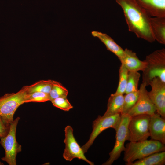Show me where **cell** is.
<instances>
[{
	"mask_svg": "<svg viewBox=\"0 0 165 165\" xmlns=\"http://www.w3.org/2000/svg\"><path fill=\"white\" fill-rule=\"evenodd\" d=\"M124 51L125 56L119 60L129 71H143L145 69L146 63L144 61L140 60L135 52L127 48L125 49Z\"/></svg>",
	"mask_w": 165,
	"mask_h": 165,
	"instance_id": "obj_14",
	"label": "cell"
},
{
	"mask_svg": "<svg viewBox=\"0 0 165 165\" xmlns=\"http://www.w3.org/2000/svg\"><path fill=\"white\" fill-rule=\"evenodd\" d=\"M27 93L25 86L16 93H7L0 97V116L4 123L9 127L18 108L25 103Z\"/></svg>",
	"mask_w": 165,
	"mask_h": 165,
	"instance_id": "obj_4",
	"label": "cell"
},
{
	"mask_svg": "<svg viewBox=\"0 0 165 165\" xmlns=\"http://www.w3.org/2000/svg\"><path fill=\"white\" fill-rule=\"evenodd\" d=\"M139 96L138 90L126 94L124 96V102L121 114H127L136 103Z\"/></svg>",
	"mask_w": 165,
	"mask_h": 165,
	"instance_id": "obj_22",
	"label": "cell"
},
{
	"mask_svg": "<svg viewBox=\"0 0 165 165\" xmlns=\"http://www.w3.org/2000/svg\"><path fill=\"white\" fill-rule=\"evenodd\" d=\"M149 132L151 139L165 144V119L156 112L150 115Z\"/></svg>",
	"mask_w": 165,
	"mask_h": 165,
	"instance_id": "obj_12",
	"label": "cell"
},
{
	"mask_svg": "<svg viewBox=\"0 0 165 165\" xmlns=\"http://www.w3.org/2000/svg\"><path fill=\"white\" fill-rule=\"evenodd\" d=\"M152 17H165V0H135Z\"/></svg>",
	"mask_w": 165,
	"mask_h": 165,
	"instance_id": "obj_13",
	"label": "cell"
},
{
	"mask_svg": "<svg viewBox=\"0 0 165 165\" xmlns=\"http://www.w3.org/2000/svg\"><path fill=\"white\" fill-rule=\"evenodd\" d=\"M150 25L155 40L165 44V17H150Z\"/></svg>",
	"mask_w": 165,
	"mask_h": 165,
	"instance_id": "obj_16",
	"label": "cell"
},
{
	"mask_svg": "<svg viewBox=\"0 0 165 165\" xmlns=\"http://www.w3.org/2000/svg\"><path fill=\"white\" fill-rule=\"evenodd\" d=\"M20 118H16L10 123L9 132L5 137L0 138V143L4 149L5 156L2 160L9 165H16L17 154L21 151V146L17 142L16 138L17 126Z\"/></svg>",
	"mask_w": 165,
	"mask_h": 165,
	"instance_id": "obj_5",
	"label": "cell"
},
{
	"mask_svg": "<svg viewBox=\"0 0 165 165\" xmlns=\"http://www.w3.org/2000/svg\"><path fill=\"white\" fill-rule=\"evenodd\" d=\"M49 101H50L49 94L36 92L28 93L25 103L30 102H43Z\"/></svg>",
	"mask_w": 165,
	"mask_h": 165,
	"instance_id": "obj_24",
	"label": "cell"
},
{
	"mask_svg": "<svg viewBox=\"0 0 165 165\" xmlns=\"http://www.w3.org/2000/svg\"><path fill=\"white\" fill-rule=\"evenodd\" d=\"M165 164V151L156 152L127 165H164Z\"/></svg>",
	"mask_w": 165,
	"mask_h": 165,
	"instance_id": "obj_18",
	"label": "cell"
},
{
	"mask_svg": "<svg viewBox=\"0 0 165 165\" xmlns=\"http://www.w3.org/2000/svg\"><path fill=\"white\" fill-rule=\"evenodd\" d=\"M122 8L129 30L152 43L155 40L150 25V16L135 0H116Z\"/></svg>",
	"mask_w": 165,
	"mask_h": 165,
	"instance_id": "obj_1",
	"label": "cell"
},
{
	"mask_svg": "<svg viewBox=\"0 0 165 165\" xmlns=\"http://www.w3.org/2000/svg\"><path fill=\"white\" fill-rule=\"evenodd\" d=\"M150 116L141 114L130 117L128 126L127 140L136 142L147 139L150 136Z\"/></svg>",
	"mask_w": 165,
	"mask_h": 165,
	"instance_id": "obj_6",
	"label": "cell"
},
{
	"mask_svg": "<svg viewBox=\"0 0 165 165\" xmlns=\"http://www.w3.org/2000/svg\"><path fill=\"white\" fill-rule=\"evenodd\" d=\"M65 138L64 142L65 148L63 157L66 161H71L75 158L84 160L90 165H94L93 162L88 160L84 155L81 147L73 135V130L71 126H67L64 129Z\"/></svg>",
	"mask_w": 165,
	"mask_h": 165,
	"instance_id": "obj_9",
	"label": "cell"
},
{
	"mask_svg": "<svg viewBox=\"0 0 165 165\" xmlns=\"http://www.w3.org/2000/svg\"><path fill=\"white\" fill-rule=\"evenodd\" d=\"M165 146L161 142L147 139L136 142L130 141L125 145L124 160L125 163H132L153 153L165 151Z\"/></svg>",
	"mask_w": 165,
	"mask_h": 165,
	"instance_id": "obj_2",
	"label": "cell"
},
{
	"mask_svg": "<svg viewBox=\"0 0 165 165\" xmlns=\"http://www.w3.org/2000/svg\"><path fill=\"white\" fill-rule=\"evenodd\" d=\"M121 119V114L103 117L99 115L92 123V131L88 141L81 148L85 153L93 144L98 136L104 130L110 128H113L116 131L117 130Z\"/></svg>",
	"mask_w": 165,
	"mask_h": 165,
	"instance_id": "obj_7",
	"label": "cell"
},
{
	"mask_svg": "<svg viewBox=\"0 0 165 165\" xmlns=\"http://www.w3.org/2000/svg\"><path fill=\"white\" fill-rule=\"evenodd\" d=\"M124 102V95L111 94L108 102L106 111L102 116H108L122 113Z\"/></svg>",
	"mask_w": 165,
	"mask_h": 165,
	"instance_id": "obj_17",
	"label": "cell"
},
{
	"mask_svg": "<svg viewBox=\"0 0 165 165\" xmlns=\"http://www.w3.org/2000/svg\"><path fill=\"white\" fill-rule=\"evenodd\" d=\"M128 72V70L126 67L121 64L119 70V80L118 85L116 91L113 94L123 95L125 93Z\"/></svg>",
	"mask_w": 165,
	"mask_h": 165,
	"instance_id": "obj_20",
	"label": "cell"
},
{
	"mask_svg": "<svg viewBox=\"0 0 165 165\" xmlns=\"http://www.w3.org/2000/svg\"><path fill=\"white\" fill-rule=\"evenodd\" d=\"M151 90L148 96L154 105L156 112L165 119V82L159 78H153L149 84Z\"/></svg>",
	"mask_w": 165,
	"mask_h": 165,
	"instance_id": "obj_10",
	"label": "cell"
},
{
	"mask_svg": "<svg viewBox=\"0 0 165 165\" xmlns=\"http://www.w3.org/2000/svg\"><path fill=\"white\" fill-rule=\"evenodd\" d=\"M92 35L97 37L105 46L107 50L114 53L119 60L125 56L124 50L106 34L96 31L91 32Z\"/></svg>",
	"mask_w": 165,
	"mask_h": 165,
	"instance_id": "obj_15",
	"label": "cell"
},
{
	"mask_svg": "<svg viewBox=\"0 0 165 165\" xmlns=\"http://www.w3.org/2000/svg\"><path fill=\"white\" fill-rule=\"evenodd\" d=\"M144 61L146 66L142 71V83L148 86L155 77L165 82V49L155 51L147 55Z\"/></svg>",
	"mask_w": 165,
	"mask_h": 165,
	"instance_id": "obj_3",
	"label": "cell"
},
{
	"mask_svg": "<svg viewBox=\"0 0 165 165\" xmlns=\"http://www.w3.org/2000/svg\"><path fill=\"white\" fill-rule=\"evenodd\" d=\"M53 80H41L29 86H25L27 93L42 92L49 94L52 88Z\"/></svg>",
	"mask_w": 165,
	"mask_h": 165,
	"instance_id": "obj_19",
	"label": "cell"
},
{
	"mask_svg": "<svg viewBox=\"0 0 165 165\" xmlns=\"http://www.w3.org/2000/svg\"><path fill=\"white\" fill-rule=\"evenodd\" d=\"M4 163L0 161V165H3Z\"/></svg>",
	"mask_w": 165,
	"mask_h": 165,
	"instance_id": "obj_27",
	"label": "cell"
},
{
	"mask_svg": "<svg viewBox=\"0 0 165 165\" xmlns=\"http://www.w3.org/2000/svg\"><path fill=\"white\" fill-rule=\"evenodd\" d=\"M51 101L54 106L65 111H68L73 108L67 97H58Z\"/></svg>",
	"mask_w": 165,
	"mask_h": 165,
	"instance_id": "obj_25",
	"label": "cell"
},
{
	"mask_svg": "<svg viewBox=\"0 0 165 165\" xmlns=\"http://www.w3.org/2000/svg\"><path fill=\"white\" fill-rule=\"evenodd\" d=\"M68 90L60 83L54 80L51 90L49 93L50 101L60 97H67Z\"/></svg>",
	"mask_w": 165,
	"mask_h": 165,
	"instance_id": "obj_23",
	"label": "cell"
},
{
	"mask_svg": "<svg viewBox=\"0 0 165 165\" xmlns=\"http://www.w3.org/2000/svg\"><path fill=\"white\" fill-rule=\"evenodd\" d=\"M121 120L116 131V142L114 148L109 153V158L103 165H111L120 156L125 149L124 143L127 140L128 126L130 117L127 114H121Z\"/></svg>",
	"mask_w": 165,
	"mask_h": 165,
	"instance_id": "obj_8",
	"label": "cell"
},
{
	"mask_svg": "<svg viewBox=\"0 0 165 165\" xmlns=\"http://www.w3.org/2000/svg\"><path fill=\"white\" fill-rule=\"evenodd\" d=\"M146 86L142 83L139 90L138 100L134 106L127 114L130 117L141 114L151 115L156 112L155 107L151 101Z\"/></svg>",
	"mask_w": 165,
	"mask_h": 165,
	"instance_id": "obj_11",
	"label": "cell"
},
{
	"mask_svg": "<svg viewBox=\"0 0 165 165\" xmlns=\"http://www.w3.org/2000/svg\"><path fill=\"white\" fill-rule=\"evenodd\" d=\"M140 74L138 72L129 71L125 93L138 91Z\"/></svg>",
	"mask_w": 165,
	"mask_h": 165,
	"instance_id": "obj_21",
	"label": "cell"
},
{
	"mask_svg": "<svg viewBox=\"0 0 165 165\" xmlns=\"http://www.w3.org/2000/svg\"><path fill=\"white\" fill-rule=\"evenodd\" d=\"M9 127L4 123L0 116V138L7 135L9 131Z\"/></svg>",
	"mask_w": 165,
	"mask_h": 165,
	"instance_id": "obj_26",
	"label": "cell"
}]
</instances>
